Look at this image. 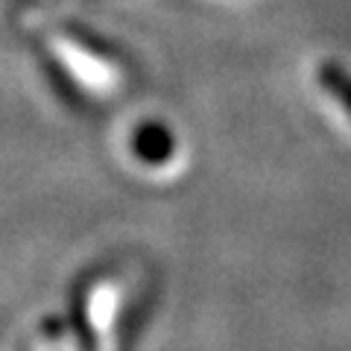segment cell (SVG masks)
I'll use <instances>...</instances> for the list:
<instances>
[{"instance_id":"1","label":"cell","mask_w":351,"mask_h":351,"mask_svg":"<svg viewBox=\"0 0 351 351\" xmlns=\"http://www.w3.org/2000/svg\"><path fill=\"white\" fill-rule=\"evenodd\" d=\"M132 152L149 164V167H161V164H167L176 152V138L170 126L164 123H141L135 132H132Z\"/></svg>"},{"instance_id":"2","label":"cell","mask_w":351,"mask_h":351,"mask_svg":"<svg viewBox=\"0 0 351 351\" xmlns=\"http://www.w3.org/2000/svg\"><path fill=\"white\" fill-rule=\"evenodd\" d=\"M316 82L331 100L351 117V73L337 62H322L316 71Z\"/></svg>"},{"instance_id":"3","label":"cell","mask_w":351,"mask_h":351,"mask_svg":"<svg viewBox=\"0 0 351 351\" xmlns=\"http://www.w3.org/2000/svg\"><path fill=\"white\" fill-rule=\"evenodd\" d=\"M73 32V38H80L82 44H85V50H91V53H97L100 59H112V62H117V56L120 53L112 47V44H103L97 36H91V32H85V29H71Z\"/></svg>"}]
</instances>
